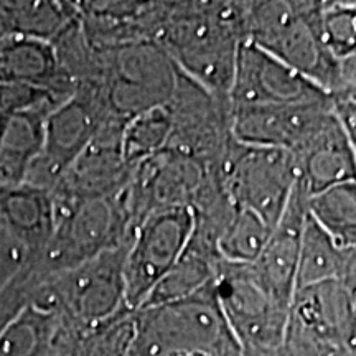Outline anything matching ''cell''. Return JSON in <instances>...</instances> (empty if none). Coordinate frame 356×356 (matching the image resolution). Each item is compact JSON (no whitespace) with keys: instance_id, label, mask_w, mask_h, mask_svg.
<instances>
[{"instance_id":"19","label":"cell","mask_w":356,"mask_h":356,"mask_svg":"<svg viewBox=\"0 0 356 356\" xmlns=\"http://www.w3.org/2000/svg\"><path fill=\"white\" fill-rule=\"evenodd\" d=\"M356 248L343 249L333 241L307 213L300 236L296 291L325 280H340L355 289Z\"/></svg>"},{"instance_id":"12","label":"cell","mask_w":356,"mask_h":356,"mask_svg":"<svg viewBox=\"0 0 356 356\" xmlns=\"http://www.w3.org/2000/svg\"><path fill=\"white\" fill-rule=\"evenodd\" d=\"M333 115L332 101L231 108V134L239 144L297 152Z\"/></svg>"},{"instance_id":"24","label":"cell","mask_w":356,"mask_h":356,"mask_svg":"<svg viewBox=\"0 0 356 356\" xmlns=\"http://www.w3.org/2000/svg\"><path fill=\"white\" fill-rule=\"evenodd\" d=\"M61 318L26 305L0 333V356H35L50 340Z\"/></svg>"},{"instance_id":"21","label":"cell","mask_w":356,"mask_h":356,"mask_svg":"<svg viewBox=\"0 0 356 356\" xmlns=\"http://www.w3.org/2000/svg\"><path fill=\"white\" fill-rule=\"evenodd\" d=\"M307 213L338 246L356 248V184L330 186L307 200Z\"/></svg>"},{"instance_id":"7","label":"cell","mask_w":356,"mask_h":356,"mask_svg":"<svg viewBox=\"0 0 356 356\" xmlns=\"http://www.w3.org/2000/svg\"><path fill=\"white\" fill-rule=\"evenodd\" d=\"M215 292L241 355H277L286 332L289 307L270 296L252 267L221 261Z\"/></svg>"},{"instance_id":"10","label":"cell","mask_w":356,"mask_h":356,"mask_svg":"<svg viewBox=\"0 0 356 356\" xmlns=\"http://www.w3.org/2000/svg\"><path fill=\"white\" fill-rule=\"evenodd\" d=\"M327 99L330 96L317 84L254 43L239 44L228 95L231 108L304 104Z\"/></svg>"},{"instance_id":"16","label":"cell","mask_w":356,"mask_h":356,"mask_svg":"<svg viewBox=\"0 0 356 356\" xmlns=\"http://www.w3.org/2000/svg\"><path fill=\"white\" fill-rule=\"evenodd\" d=\"M0 226L30 257H38L55 231L51 193L26 184L0 188Z\"/></svg>"},{"instance_id":"15","label":"cell","mask_w":356,"mask_h":356,"mask_svg":"<svg viewBox=\"0 0 356 356\" xmlns=\"http://www.w3.org/2000/svg\"><path fill=\"white\" fill-rule=\"evenodd\" d=\"M292 155L297 165V180L309 197L355 180L356 144L351 142L335 114Z\"/></svg>"},{"instance_id":"18","label":"cell","mask_w":356,"mask_h":356,"mask_svg":"<svg viewBox=\"0 0 356 356\" xmlns=\"http://www.w3.org/2000/svg\"><path fill=\"white\" fill-rule=\"evenodd\" d=\"M221 257L215 239L193 228L186 248L172 269L159 280L140 309L184 300L215 282ZM139 309V310H140Z\"/></svg>"},{"instance_id":"27","label":"cell","mask_w":356,"mask_h":356,"mask_svg":"<svg viewBox=\"0 0 356 356\" xmlns=\"http://www.w3.org/2000/svg\"><path fill=\"white\" fill-rule=\"evenodd\" d=\"M8 119H10V114H7L6 111L0 109V142H2L3 134H6V129H7Z\"/></svg>"},{"instance_id":"5","label":"cell","mask_w":356,"mask_h":356,"mask_svg":"<svg viewBox=\"0 0 356 356\" xmlns=\"http://www.w3.org/2000/svg\"><path fill=\"white\" fill-rule=\"evenodd\" d=\"M129 243L109 249L73 269L44 277L29 305L56 314L81 330L95 328L127 309L124 300V261ZM131 310V309H129Z\"/></svg>"},{"instance_id":"20","label":"cell","mask_w":356,"mask_h":356,"mask_svg":"<svg viewBox=\"0 0 356 356\" xmlns=\"http://www.w3.org/2000/svg\"><path fill=\"white\" fill-rule=\"evenodd\" d=\"M37 111L10 114L0 142V188L22 185L32 163L42 152L44 121Z\"/></svg>"},{"instance_id":"3","label":"cell","mask_w":356,"mask_h":356,"mask_svg":"<svg viewBox=\"0 0 356 356\" xmlns=\"http://www.w3.org/2000/svg\"><path fill=\"white\" fill-rule=\"evenodd\" d=\"M95 51V84L109 115L127 122L137 114L163 108L172 101L178 70L155 42H137Z\"/></svg>"},{"instance_id":"4","label":"cell","mask_w":356,"mask_h":356,"mask_svg":"<svg viewBox=\"0 0 356 356\" xmlns=\"http://www.w3.org/2000/svg\"><path fill=\"white\" fill-rule=\"evenodd\" d=\"M127 188V186H126ZM126 188L111 197L55 207V231L42 254L32 257L44 275L73 269L131 243L134 225Z\"/></svg>"},{"instance_id":"1","label":"cell","mask_w":356,"mask_h":356,"mask_svg":"<svg viewBox=\"0 0 356 356\" xmlns=\"http://www.w3.org/2000/svg\"><path fill=\"white\" fill-rule=\"evenodd\" d=\"M246 2L167 3L154 42L181 74L228 99L236 55L244 40Z\"/></svg>"},{"instance_id":"8","label":"cell","mask_w":356,"mask_h":356,"mask_svg":"<svg viewBox=\"0 0 356 356\" xmlns=\"http://www.w3.org/2000/svg\"><path fill=\"white\" fill-rule=\"evenodd\" d=\"M195 228L191 208L149 213L134 229L124 261V300L137 312L188 244Z\"/></svg>"},{"instance_id":"26","label":"cell","mask_w":356,"mask_h":356,"mask_svg":"<svg viewBox=\"0 0 356 356\" xmlns=\"http://www.w3.org/2000/svg\"><path fill=\"white\" fill-rule=\"evenodd\" d=\"M44 279L32 259L25 262L22 270L8 286L0 292V333L22 310L29 305L35 287Z\"/></svg>"},{"instance_id":"25","label":"cell","mask_w":356,"mask_h":356,"mask_svg":"<svg viewBox=\"0 0 356 356\" xmlns=\"http://www.w3.org/2000/svg\"><path fill=\"white\" fill-rule=\"evenodd\" d=\"M320 37L328 53L341 61L356 53V8L350 2H323Z\"/></svg>"},{"instance_id":"23","label":"cell","mask_w":356,"mask_h":356,"mask_svg":"<svg viewBox=\"0 0 356 356\" xmlns=\"http://www.w3.org/2000/svg\"><path fill=\"white\" fill-rule=\"evenodd\" d=\"M172 136V115L167 106L129 119L122 131V157L131 168L167 149Z\"/></svg>"},{"instance_id":"2","label":"cell","mask_w":356,"mask_h":356,"mask_svg":"<svg viewBox=\"0 0 356 356\" xmlns=\"http://www.w3.org/2000/svg\"><path fill=\"white\" fill-rule=\"evenodd\" d=\"M323 2H246L244 42L273 55L328 96L356 89V55L338 61L320 37Z\"/></svg>"},{"instance_id":"6","label":"cell","mask_w":356,"mask_h":356,"mask_svg":"<svg viewBox=\"0 0 356 356\" xmlns=\"http://www.w3.org/2000/svg\"><path fill=\"white\" fill-rule=\"evenodd\" d=\"M218 180L234 207L254 213L273 229L297 184L296 159L287 150L234 139L218 168Z\"/></svg>"},{"instance_id":"14","label":"cell","mask_w":356,"mask_h":356,"mask_svg":"<svg viewBox=\"0 0 356 356\" xmlns=\"http://www.w3.org/2000/svg\"><path fill=\"white\" fill-rule=\"evenodd\" d=\"M307 200L309 195L297 180L286 210L270 231L261 256L256 262L249 264L270 296L286 307H291L296 292L297 262L302 228L307 216Z\"/></svg>"},{"instance_id":"22","label":"cell","mask_w":356,"mask_h":356,"mask_svg":"<svg viewBox=\"0 0 356 356\" xmlns=\"http://www.w3.org/2000/svg\"><path fill=\"white\" fill-rule=\"evenodd\" d=\"M270 231L254 213L233 204L216 234L218 256L231 264H252L261 256Z\"/></svg>"},{"instance_id":"9","label":"cell","mask_w":356,"mask_h":356,"mask_svg":"<svg viewBox=\"0 0 356 356\" xmlns=\"http://www.w3.org/2000/svg\"><path fill=\"white\" fill-rule=\"evenodd\" d=\"M108 115L95 83L78 86L74 95L44 121L42 152L30 167L24 184L51 193Z\"/></svg>"},{"instance_id":"17","label":"cell","mask_w":356,"mask_h":356,"mask_svg":"<svg viewBox=\"0 0 356 356\" xmlns=\"http://www.w3.org/2000/svg\"><path fill=\"white\" fill-rule=\"evenodd\" d=\"M0 83H22L70 99L76 84L61 73L50 42L29 37H0Z\"/></svg>"},{"instance_id":"28","label":"cell","mask_w":356,"mask_h":356,"mask_svg":"<svg viewBox=\"0 0 356 356\" xmlns=\"http://www.w3.org/2000/svg\"><path fill=\"white\" fill-rule=\"evenodd\" d=\"M328 356H356V351H355V346H350V348L335 350L333 353H330Z\"/></svg>"},{"instance_id":"13","label":"cell","mask_w":356,"mask_h":356,"mask_svg":"<svg viewBox=\"0 0 356 356\" xmlns=\"http://www.w3.org/2000/svg\"><path fill=\"white\" fill-rule=\"evenodd\" d=\"M289 322L296 323L327 350L355 346V289L340 280H325L293 292Z\"/></svg>"},{"instance_id":"11","label":"cell","mask_w":356,"mask_h":356,"mask_svg":"<svg viewBox=\"0 0 356 356\" xmlns=\"http://www.w3.org/2000/svg\"><path fill=\"white\" fill-rule=\"evenodd\" d=\"M124 126L111 115L99 124L92 140L51 190L55 207L111 197L126 188L134 168L122 157Z\"/></svg>"}]
</instances>
